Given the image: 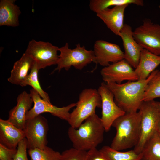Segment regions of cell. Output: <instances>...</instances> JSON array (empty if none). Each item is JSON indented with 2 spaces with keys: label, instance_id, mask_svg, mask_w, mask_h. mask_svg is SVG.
I'll return each mask as SVG.
<instances>
[{
  "label": "cell",
  "instance_id": "obj_9",
  "mask_svg": "<svg viewBox=\"0 0 160 160\" xmlns=\"http://www.w3.org/2000/svg\"><path fill=\"white\" fill-rule=\"evenodd\" d=\"M23 130L28 149H42L47 146L49 126L45 117L40 115L27 120Z\"/></svg>",
  "mask_w": 160,
  "mask_h": 160
},
{
  "label": "cell",
  "instance_id": "obj_30",
  "mask_svg": "<svg viewBox=\"0 0 160 160\" xmlns=\"http://www.w3.org/2000/svg\"><path fill=\"white\" fill-rule=\"evenodd\" d=\"M87 152V160H109L96 148L92 149Z\"/></svg>",
  "mask_w": 160,
  "mask_h": 160
},
{
  "label": "cell",
  "instance_id": "obj_13",
  "mask_svg": "<svg viewBox=\"0 0 160 160\" xmlns=\"http://www.w3.org/2000/svg\"><path fill=\"white\" fill-rule=\"evenodd\" d=\"M95 56L94 62L104 67L110 63H114L124 59V52L120 46L103 40L96 41L94 45Z\"/></svg>",
  "mask_w": 160,
  "mask_h": 160
},
{
  "label": "cell",
  "instance_id": "obj_20",
  "mask_svg": "<svg viewBox=\"0 0 160 160\" xmlns=\"http://www.w3.org/2000/svg\"><path fill=\"white\" fill-rule=\"evenodd\" d=\"M14 0H1L0 1V26L15 27L19 25V7Z\"/></svg>",
  "mask_w": 160,
  "mask_h": 160
},
{
  "label": "cell",
  "instance_id": "obj_4",
  "mask_svg": "<svg viewBox=\"0 0 160 160\" xmlns=\"http://www.w3.org/2000/svg\"><path fill=\"white\" fill-rule=\"evenodd\" d=\"M75 108L70 113L68 121L71 127L78 128L85 120L95 113L96 108H101L100 96L97 90L84 89L79 94Z\"/></svg>",
  "mask_w": 160,
  "mask_h": 160
},
{
  "label": "cell",
  "instance_id": "obj_8",
  "mask_svg": "<svg viewBox=\"0 0 160 160\" xmlns=\"http://www.w3.org/2000/svg\"><path fill=\"white\" fill-rule=\"evenodd\" d=\"M58 48L49 42L32 39L29 41L25 53L33 59L40 70L57 64Z\"/></svg>",
  "mask_w": 160,
  "mask_h": 160
},
{
  "label": "cell",
  "instance_id": "obj_25",
  "mask_svg": "<svg viewBox=\"0 0 160 160\" xmlns=\"http://www.w3.org/2000/svg\"><path fill=\"white\" fill-rule=\"evenodd\" d=\"M39 70L36 64L34 62L30 73L25 80L23 87L28 85L31 86L43 100L51 103L48 94L43 90L40 86L38 78V73Z\"/></svg>",
  "mask_w": 160,
  "mask_h": 160
},
{
  "label": "cell",
  "instance_id": "obj_16",
  "mask_svg": "<svg viewBox=\"0 0 160 160\" xmlns=\"http://www.w3.org/2000/svg\"><path fill=\"white\" fill-rule=\"evenodd\" d=\"M129 5L126 4L107 8L97 12L96 15L115 35L120 36L124 25V13Z\"/></svg>",
  "mask_w": 160,
  "mask_h": 160
},
{
  "label": "cell",
  "instance_id": "obj_5",
  "mask_svg": "<svg viewBox=\"0 0 160 160\" xmlns=\"http://www.w3.org/2000/svg\"><path fill=\"white\" fill-rule=\"evenodd\" d=\"M60 53L57 64V66L53 72L60 71L64 68L68 71L72 66L81 70L92 62H94L95 56L93 50H87L84 46H81L79 43L73 49L69 48L68 44L59 48Z\"/></svg>",
  "mask_w": 160,
  "mask_h": 160
},
{
  "label": "cell",
  "instance_id": "obj_11",
  "mask_svg": "<svg viewBox=\"0 0 160 160\" xmlns=\"http://www.w3.org/2000/svg\"><path fill=\"white\" fill-rule=\"evenodd\" d=\"M30 93L33 100L34 105L26 114V120L46 112L68 121L70 114V110L76 107V103H73L65 106L58 107L43 100L33 88L30 90Z\"/></svg>",
  "mask_w": 160,
  "mask_h": 160
},
{
  "label": "cell",
  "instance_id": "obj_18",
  "mask_svg": "<svg viewBox=\"0 0 160 160\" xmlns=\"http://www.w3.org/2000/svg\"><path fill=\"white\" fill-rule=\"evenodd\" d=\"M34 61L28 55L24 53L20 58L14 63L7 80L10 83L23 87L24 82L33 65Z\"/></svg>",
  "mask_w": 160,
  "mask_h": 160
},
{
  "label": "cell",
  "instance_id": "obj_32",
  "mask_svg": "<svg viewBox=\"0 0 160 160\" xmlns=\"http://www.w3.org/2000/svg\"><path fill=\"white\" fill-rule=\"evenodd\" d=\"M159 7L160 9V5L159 6Z\"/></svg>",
  "mask_w": 160,
  "mask_h": 160
},
{
  "label": "cell",
  "instance_id": "obj_31",
  "mask_svg": "<svg viewBox=\"0 0 160 160\" xmlns=\"http://www.w3.org/2000/svg\"><path fill=\"white\" fill-rule=\"evenodd\" d=\"M159 112V117L158 123L157 132L160 135V102L156 101Z\"/></svg>",
  "mask_w": 160,
  "mask_h": 160
},
{
  "label": "cell",
  "instance_id": "obj_3",
  "mask_svg": "<svg viewBox=\"0 0 160 160\" xmlns=\"http://www.w3.org/2000/svg\"><path fill=\"white\" fill-rule=\"evenodd\" d=\"M141 118L138 111L125 113L115 120L112 126L115 128L116 133L110 147L120 151L135 146L140 137Z\"/></svg>",
  "mask_w": 160,
  "mask_h": 160
},
{
  "label": "cell",
  "instance_id": "obj_22",
  "mask_svg": "<svg viewBox=\"0 0 160 160\" xmlns=\"http://www.w3.org/2000/svg\"><path fill=\"white\" fill-rule=\"evenodd\" d=\"M133 4L138 6H143L142 0H91L89 7L91 10L97 12L111 6H116Z\"/></svg>",
  "mask_w": 160,
  "mask_h": 160
},
{
  "label": "cell",
  "instance_id": "obj_6",
  "mask_svg": "<svg viewBox=\"0 0 160 160\" xmlns=\"http://www.w3.org/2000/svg\"><path fill=\"white\" fill-rule=\"evenodd\" d=\"M138 111L141 114L140 135L139 142L133 150L140 154L142 153L147 141L157 131L159 112L154 100L143 101Z\"/></svg>",
  "mask_w": 160,
  "mask_h": 160
},
{
  "label": "cell",
  "instance_id": "obj_28",
  "mask_svg": "<svg viewBox=\"0 0 160 160\" xmlns=\"http://www.w3.org/2000/svg\"><path fill=\"white\" fill-rule=\"evenodd\" d=\"M27 144L25 138L20 142L17 147V151L14 160H29L27 156Z\"/></svg>",
  "mask_w": 160,
  "mask_h": 160
},
{
  "label": "cell",
  "instance_id": "obj_15",
  "mask_svg": "<svg viewBox=\"0 0 160 160\" xmlns=\"http://www.w3.org/2000/svg\"><path fill=\"white\" fill-rule=\"evenodd\" d=\"M17 104L9 112L8 120L17 128L24 129L26 120V116L31 109L33 103L30 93L24 91L17 97Z\"/></svg>",
  "mask_w": 160,
  "mask_h": 160
},
{
  "label": "cell",
  "instance_id": "obj_33",
  "mask_svg": "<svg viewBox=\"0 0 160 160\" xmlns=\"http://www.w3.org/2000/svg\"><path fill=\"white\" fill-rule=\"evenodd\" d=\"M159 71H160V70Z\"/></svg>",
  "mask_w": 160,
  "mask_h": 160
},
{
  "label": "cell",
  "instance_id": "obj_23",
  "mask_svg": "<svg viewBox=\"0 0 160 160\" xmlns=\"http://www.w3.org/2000/svg\"><path fill=\"white\" fill-rule=\"evenodd\" d=\"M100 151L109 160H142V153H137L134 150L121 152L104 146Z\"/></svg>",
  "mask_w": 160,
  "mask_h": 160
},
{
  "label": "cell",
  "instance_id": "obj_21",
  "mask_svg": "<svg viewBox=\"0 0 160 160\" xmlns=\"http://www.w3.org/2000/svg\"><path fill=\"white\" fill-rule=\"evenodd\" d=\"M142 160H160V135L155 132L145 144Z\"/></svg>",
  "mask_w": 160,
  "mask_h": 160
},
{
  "label": "cell",
  "instance_id": "obj_7",
  "mask_svg": "<svg viewBox=\"0 0 160 160\" xmlns=\"http://www.w3.org/2000/svg\"><path fill=\"white\" fill-rule=\"evenodd\" d=\"M133 35L143 49L155 55H160V25L145 18L143 24L133 31Z\"/></svg>",
  "mask_w": 160,
  "mask_h": 160
},
{
  "label": "cell",
  "instance_id": "obj_24",
  "mask_svg": "<svg viewBox=\"0 0 160 160\" xmlns=\"http://www.w3.org/2000/svg\"><path fill=\"white\" fill-rule=\"evenodd\" d=\"M160 97V71L155 70L146 86L143 101L153 100Z\"/></svg>",
  "mask_w": 160,
  "mask_h": 160
},
{
  "label": "cell",
  "instance_id": "obj_1",
  "mask_svg": "<svg viewBox=\"0 0 160 160\" xmlns=\"http://www.w3.org/2000/svg\"><path fill=\"white\" fill-rule=\"evenodd\" d=\"M154 71L145 80L128 81L121 84L106 83L113 94L116 104L125 113L137 112L143 102V98L148 83Z\"/></svg>",
  "mask_w": 160,
  "mask_h": 160
},
{
  "label": "cell",
  "instance_id": "obj_10",
  "mask_svg": "<svg viewBox=\"0 0 160 160\" xmlns=\"http://www.w3.org/2000/svg\"><path fill=\"white\" fill-rule=\"evenodd\" d=\"M97 90L102 101L100 119L105 131L107 132L110 130L115 120L125 113L116 103L114 95L105 82L101 83Z\"/></svg>",
  "mask_w": 160,
  "mask_h": 160
},
{
  "label": "cell",
  "instance_id": "obj_12",
  "mask_svg": "<svg viewBox=\"0 0 160 160\" xmlns=\"http://www.w3.org/2000/svg\"><path fill=\"white\" fill-rule=\"evenodd\" d=\"M132 67L124 59L104 67L100 71L103 81L121 84L124 81H135L138 80L137 76Z\"/></svg>",
  "mask_w": 160,
  "mask_h": 160
},
{
  "label": "cell",
  "instance_id": "obj_17",
  "mask_svg": "<svg viewBox=\"0 0 160 160\" xmlns=\"http://www.w3.org/2000/svg\"><path fill=\"white\" fill-rule=\"evenodd\" d=\"M25 137L23 130L20 129L8 120L0 119V143L10 148H17L20 142Z\"/></svg>",
  "mask_w": 160,
  "mask_h": 160
},
{
  "label": "cell",
  "instance_id": "obj_26",
  "mask_svg": "<svg viewBox=\"0 0 160 160\" xmlns=\"http://www.w3.org/2000/svg\"><path fill=\"white\" fill-rule=\"evenodd\" d=\"M28 154L31 160H60L61 153L46 146L42 149H29Z\"/></svg>",
  "mask_w": 160,
  "mask_h": 160
},
{
  "label": "cell",
  "instance_id": "obj_2",
  "mask_svg": "<svg viewBox=\"0 0 160 160\" xmlns=\"http://www.w3.org/2000/svg\"><path fill=\"white\" fill-rule=\"evenodd\" d=\"M105 131L100 118L95 113L78 128L70 127L68 134L73 148L87 151L96 148L103 142Z\"/></svg>",
  "mask_w": 160,
  "mask_h": 160
},
{
  "label": "cell",
  "instance_id": "obj_27",
  "mask_svg": "<svg viewBox=\"0 0 160 160\" xmlns=\"http://www.w3.org/2000/svg\"><path fill=\"white\" fill-rule=\"evenodd\" d=\"M87 151L73 148L63 152L60 160H87Z\"/></svg>",
  "mask_w": 160,
  "mask_h": 160
},
{
  "label": "cell",
  "instance_id": "obj_14",
  "mask_svg": "<svg viewBox=\"0 0 160 160\" xmlns=\"http://www.w3.org/2000/svg\"><path fill=\"white\" fill-rule=\"evenodd\" d=\"M132 28L124 24L120 32L124 49V59L132 67L135 68L140 60L141 52L143 49L135 39Z\"/></svg>",
  "mask_w": 160,
  "mask_h": 160
},
{
  "label": "cell",
  "instance_id": "obj_29",
  "mask_svg": "<svg viewBox=\"0 0 160 160\" xmlns=\"http://www.w3.org/2000/svg\"><path fill=\"white\" fill-rule=\"evenodd\" d=\"M17 151V148L10 149L0 143V160H14Z\"/></svg>",
  "mask_w": 160,
  "mask_h": 160
},
{
  "label": "cell",
  "instance_id": "obj_19",
  "mask_svg": "<svg viewBox=\"0 0 160 160\" xmlns=\"http://www.w3.org/2000/svg\"><path fill=\"white\" fill-rule=\"evenodd\" d=\"M160 64V55H155L143 49L141 53L139 63L134 70L138 80L147 79Z\"/></svg>",
  "mask_w": 160,
  "mask_h": 160
}]
</instances>
